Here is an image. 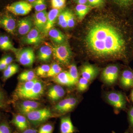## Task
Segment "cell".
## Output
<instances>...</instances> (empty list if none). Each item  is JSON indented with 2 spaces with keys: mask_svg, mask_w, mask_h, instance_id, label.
I'll return each mask as SVG.
<instances>
[{
  "mask_svg": "<svg viewBox=\"0 0 133 133\" xmlns=\"http://www.w3.org/2000/svg\"><path fill=\"white\" fill-rule=\"evenodd\" d=\"M54 129L53 124L49 123L43 124L40 126L37 133H52Z\"/></svg>",
  "mask_w": 133,
  "mask_h": 133,
  "instance_id": "35",
  "label": "cell"
},
{
  "mask_svg": "<svg viewBox=\"0 0 133 133\" xmlns=\"http://www.w3.org/2000/svg\"><path fill=\"white\" fill-rule=\"evenodd\" d=\"M52 55V49L49 45H44L38 50L37 58L39 61L48 62L50 60Z\"/></svg>",
  "mask_w": 133,
  "mask_h": 133,
  "instance_id": "22",
  "label": "cell"
},
{
  "mask_svg": "<svg viewBox=\"0 0 133 133\" xmlns=\"http://www.w3.org/2000/svg\"><path fill=\"white\" fill-rule=\"evenodd\" d=\"M37 78L35 73L32 70H27L23 72L18 76V79L21 82L31 81Z\"/></svg>",
  "mask_w": 133,
  "mask_h": 133,
  "instance_id": "28",
  "label": "cell"
},
{
  "mask_svg": "<svg viewBox=\"0 0 133 133\" xmlns=\"http://www.w3.org/2000/svg\"><path fill=\"white\" fill-rule=\"evenodd\" d=\"M112 133H116V132H114V131H112ZM124 133H129V132H128V131H127V132H125Z\"/></svg>",
  "mask_w": 133,
  "mask_h": 133,
  "instance_id": "48",
  "label": "cell"
},
{
  "mask_svg": "<svg viewBox=\"0 0 133 133\" xmlns=\"http://www.w3.org/2000/svg\"><path fill=\"white\" fill-rule=\"evenodd\" d=\"M30 4L36 12H42L46 9V0H36Z\"/></svg>",
  "mask_w": 133,
  "mask_h": 133,
  "instance_id": "30",
  "label": "cell"
},
{
  "mask_svg": "<svg viewBox=\"0 0 133 133\" xmlns=\"http://www.w3.org/2000/svg\"><path fill=\"white\" fill-rule=\"evenodd\" d=\"M57 114L52 113L47 108L38 109L24 115L29 122L30 126L36 127L43 124L50 118L56 117Z\"/></svg>",
  "mask_w": 133,
  "mask_h": 133,
  "instance_id": "3",
  "label": "cell"
},
{
  "mask_svg": "<svg viewBox=\"0 0 133 133\" xmlns=\"http://www.w3.org/2000/svg\"><path fill=\"white\" fill-rule=\"evenodd\" d=\"M119 68L115 65H108L103 70L102 73V80L108 85H112L117 81L118 77Z\"/></svg>",
  "mask_w": 133,
  "mask_h": 133,
  "instance_id": "9",
  "label": "cell"
},
{
  "mask_svg": "<svg viewBox=\"0 0 133 133\" xmlns=\"http://www.w3.org/2000/svg\"><path fill=\"white\" fill-rule=\"evenodd\" d=\"M107 101L111 105L115 111H119L125 108L126 100L122 93L117 91H110L107 93L105 95Z\"/></svg>",
  "mask_w": 133,
  "mask_h": 133,
  "instance_id": "5",
  "label": "cell"
},
{
  "mask_svg": "<svg viewBox=\"0 0 133 133\" xmlns=\"http://www.w3.org/2000/svg\"><path fill=\"white\" fill-rule=\"evenodd\" d=\"M70 10H69L62 11L58 17V24L63 28H68L67 20Z\"/></svg>",
  "mask_w": 133,
  "mask_h": 133,
  "instance_id": "27",
  "label": "cell"
},
{
  "mask_svg": "<svg viewBox=\"0 0 133 133\" xmlns=\"http://www.w3.org/2000/svg\"><path fill=\"white\" fill-rule=\"evenodd\" d=\"M119 7L124 9L129 8L133 5V0H112Z\"/></svg>",
  "mask_w": 133,
  "mask_h": 133,
  "instance_id": "32",
  "label": "cell"
},
{
  "mask_svg": "<svg viewBox=\"0 0 133 133\" xmlns=\"http://www.w3.org/2000/svg\"><path fill=\"white\" fill-rule=\"evenodd\" d=\"M10 124L15 126L19 132L30 128V125L26 116L22 114H15L10 121Z\"/></svg>",
  "mask_w": 133,
  "mask_h": 133,
  "instance_id": "13",
  "label": "cell"
},
{
  "mask_svg": "<svg viewBox=\"0 0 133 133\" xmlns=\"http://www.w3.org/2000/svg\"><path fill=\"white\" fill-rule=\"evenodd\" d=\"M121 84L125 88L133 87V72L129 70L122 72L120 78Z\"/></svg>",
  "mask_w": 133,
  "mask_h": 133,
  "instance_id": "21",
  "label": "cell"
},
{
  "mask_svg": "<svg viewBox=\"0 0 133 133\" xmlns=\"http://www.w3.org/2000/svg\"><path fill=\"white\" fill-rule=\"evenodd\" d=\"M69 72L70 75L75 80L76 83H77L79 79L78 71L76 65L74 64L71 65L69 67Z\"/></svg>",
  "mask_w": 133,
  "mask_h": 133,
  "instance_id": "37",
  "label": "cell"
},
{
  "mask_svg": "<svg viewBox=\"0 0 133 133\" xmlns=\"http://www.w3.org/2000/svg\"><path fill=\"white\" fill-rule=\"evenodd\" d=\"M48 14L46 10L40 12H36L33 17L34 26L43 34L47 22Z\"/></svg>",
  "mask_w": 133,
  "mask_h": 133,
  "instance_id": "16",
  "label": "cell"
},
{
  "mask_svg": "<svg viewBox=\"0 0 133 133\" xmlns=\"http://www.w3.org/2000/svg\"><path fill=\"white\" fill-rule=\"evenodd\" d=\"M52 49V55L55 59L59 63L68 65L70 63L72 57L70 48L66 43L54 45L48 44Z\"/></svg>",
  "mask_w": 133,
  "mask_h": 133,
  "instance_id": "4",
  "label": "cell"
},
{
  "mask_svg": "<svg viewBox=\"0 0 133 133\" xmlns=\"http://www.w3.org/2000/svg\"><path fill=\"white\" fill-rule=\"evenodd\" d=\"M62 11V9H54L50 10L48 14L47 22L44 34L47 35L51 29L53 28L58 15Z\"/></svg>",
  "mask_w": 133,
  "mask_h": 133,
  "instance_id": "19",
  "label": "cell"
},
{
  "mask_svg": "<svg viewBox=\"0 0 133 133\" xmlns=\"http://www.w3.org/2000/svg\"><path fill=\"white\" fill-rule=\"evenodd\" d=\"M2 119L1 116V115H0V123H1V122L2 121Z\"/></svg>",
  "mask_w": 133,
  "mask_h": 133,
  "instance_id": "49",
  "label": "cell"
},
{
  "mask_svg": "<svg viewBox=\"0 0 133 133\" xmlns=\"http://www.w3.org/2000/svg\"><path fill=\"white\" fill-rule=\"evenodd\" d=\"M66 0H51V7L54 9H62L64 7Z\"/></svg>",
  "mask_w": 133,
  "mask_h": 133,
  "instance_id": "38",
  "label": "cell"
},
{
  "mask_svg": "<svg viewBox=\"0 0 133 133\" xmlns=\"http://www.w3.org/2000/svg\"><path fill=\"white\" fill-rule=\"evenodd\" d=\"M50 66L48 64H44L38 66L36 71V74L37 76L45 77L49 70Z\"/></svg>",
  "mask_w": 133,
  "mask_h": 133,
  "instance_id": "36",
  "label": "cell"
},
{
  "mask_svg": "<svg viewBox=\"0 0 133 133\" xmlns=\"http://www.w3.org/2000/svg\"><path fill=\"white\" fill-rule=\"evenodd\" d=\"M48 34L50 38L56 44H60L65 42L66 36L57 29L53 28L48 32Z\"/></svg>",
  "mask_w": 133,
  "mask_h": 133,
  "instance_id": "23",
  "label": "cell"
},
{
  "mask_svg": "<svg viewBox=\"0 0 133 133\" xmlns=\"http://www.w3.org/2000/svg\"><path fill=\"white\" fill-rule=\"evenodd\" d=\"M122 23L102 17L90 22L84 42L92 57L103 61L128 60L132 37L129 29Z\"/></svg>",
  "mask_w": 133,
  "mask_h": 133,
  "instance_id": "1",
  "label": "cell"
},
{
  "mask_svg": "<svg viewBox=\"0 0 133 133\" xmlns=\"http://www.w3.org/2000/svg\"><path fill=\"white\" fill-rule=\"evenodd\" d=\"M65 91L60 85H56L51 87L48 90V98L52 101L59 100L64 97Z\"/></svg>",
  "mask_w": 133,
  "mask_h": 133,
  "instance_id": "18",
  "label": "cell"
},
{
  "mask_svg": "<svg viewBox=\"0 0 133 133\" xmlns=\"http://www.w3.org/2000/svg\"><path fill=\"white\" fill-rule=\"evenodd\" d=\"M8 66V65L4 63L0 62V71H4L7 68Z\"/></svg>",
  "mask_w": 133,
  "mask_h": 133,
  "instance_id": "45",
  "label": "cell"
},
{
  "mask_svg": "<svg viewBox=\"0 0 133 133\" xmlns=\"http://www.w3.org/2000/svg\"><path fill=\"white\" fill-rule=\"evenodd\" d=\"M13 61V58L9 56H5L0 59V62L4 63L7 65L12 64Z\"/></svg>",
  "mask_w": 133,
  "mask_h": 133,
  "instance_id": "41",
  "label": "cell"
},
{
  "mask_svg": "<svg viewBox=\"0 0 133 133\" xmlns=\"http://www.w3.org/2000/svg\"><path fill=\"white\" fill-rule=\"evenodd\" d=\"M60 133H74L77 129L73 125L70 116L62 117L60 121Z\"/></svg>",
  "mask_w": 133,
  "mask_h": 133,
  "instance_id": "20",
  "label": "cell"
},
{
  "mask_svg": "<svg viewBox=\"0 0 133 133\" xmlns=\"http://www.w3.org/2000/svg\"><path fill=\"white\" fill-rule=\"evenodd\" d=\"M44 92V87L43 83L36 78L31 81L19 83L13 96L15 99L35 101L39 99Z\"/></svg>",
  "mask_w": 133,
  "mask_h": 133,
  "instance_id": "2",
  "label": "cell"
},
{
  "mask_svg": "<svg viewBox=\"0 0 133 133\" xmlns=\"http://www.w3.org/2000/svg\"><path fill=\"white\" fill-rule=\"evenodd\" d=\"M10 122L6 119H3L0 123V133H12Z\"/></svg>",
  "mask_w": 133,
  "mask_h": 133,
  "instance_id": "33",
  "label": "cell"
},
{
  "mask_svg": "<svg viewBox=\"0 0 133 133\" xmlns=\"http://www.w3.org/2000/svg\"><path fill=\"white\" fill-rule=\"evenodd\" d=\"M78 99L74 97H68L55 105L53 110L57 115L65 114L71 111L78 104Z\"/></svg>",
  "mask_w": 133,
  "mask_h": 133,
  "instance_id": "6",
  "label": "cell"
},
{
  "mask_svg": "<svg viewBox=\"0 0 133 133\" xmlns=\"http://www.w3.org/2000/svg\"><path fill=\"white\" fill-rule=\"evenodd\" d=\"M15 54L17 62L24 66H32L35 59L34 51L31 48L19 49Z\"/></svg>",
  "mask_w": 133,
  "mask_h": 133,
  "instance_id": "7",
  "label": "cell"
},
{
  "mask_svg": "<svg viewBox=\"0 0 133 133\" xmlns=\"http://www.w3.org/2000/svg\"><path fill=\"white\" fill-rule=\"evenodd\" d=\"M88 6L91 8L101 7L105 4V0H88Z\"/></svg>",
  "mask_w": 133,
  "mask_h": 133,
  "instance_id": "39",
  "label": "cell"
},
{
  "mask_svg": "<svg viewBox=\"0 0 133 133\" xmlns=\"http://www.w3.org/2000/svg\"><path fill=\"white\" fill-rule=\"evenodd\" d=\"M74 1L78 5H85L88 2V0H74Z\"/></svg>",
  "mask_w": 133,
  "mask_h": 133,
  "instance_id": "44",
  "label": "cell"
},
{
  "mask_svg": "<svg viewBox=\"0 0 133 133\" xmlns=\"http://www.w3.org/2000/svg\"><path fill=\"white\" fill-rule=\"evenodd\" d=\"M129 118L131 127L133 128V107L131 108L128 113Z\"/></svg>",
  "mask_w": 133,
  "mask_h": 133,
  "instance_id": "42",
  "label": "cell"
},
{
  "mask_svg": "<svg viewBox=\"0 0 133 133\" xmlns=\"http://www.w3.org/2000/svg\"><path fill=\"white\" fill-rule=\"evenodd\" d=\"M75 24V17L72 12L70 11L69 14L68 20H67V25L68 28H73Z\"/></svg>",
  "mask_w": 133,
  "mask_h": 133,
  "instance_id": "40",
  "label": "cell"
},
{
  "mask_svg": "<svg viewBox=\"0 0 133 133\" xmlns=\"http://www.w3.org/2000/svg\"><path fill=\"white\" fill-rule=\"evenodd\" d=\"M131 99L133 102V90L132 91L131 93Z\"/></svg>",
  "mask_w": 133,
  "mask_h": 133,
  "instance_id": "47",
  "label": "cell"
},
{
  "mask_svg": "<svg viewBox=\"0 0 133 133\" xmlns=\"http://www.w3.org/2000/svg\"><path fill=\"white\" fill-rule=\"evenodd\" d=\"M62 71V67L56 63L52 64L45 77H55Z\"/></svg>",
  "mask_w": 133,
  "mask_h": 133,
  "instance_id": "29",
  "label": "cell"
},
{
  "mask_svg": "<svg viewBox=\"0 0 133 133\" xmlns=\"http://www.w3.org/2000/svg\"><path fill=\"white\" fill-rule=\"evenodd\" d=\"M90 81L83 77L79 79L77 83V88L79 92H84L88 88Z\"/></svg>",
  "mask_w": 133,
  "mask_h": 133,
  "instance_id": "34",
  "label": "cell"
},
{
  "mask_svg": "<svg viewBox=\"0 0 133 133\" xmlns=\"http://www.w3.org/2000/svg\"><path fill=\"white\" fill-rule=\"evenodd\" d=\"M43 33L35 27L22 39L23 43L28 45H38L44 41Z\"/></svg>",
  "mask_w": 133,
  "mask_h": 133,
  "instance_id": "10",
  "label": "cell"
},
{
  "mask_svg": "<svg viewBox=\"0 0 133 133\" xmlns=\"http://www.w3.org/2000/svg\"><path fill=\"white\" fill-rule=\"evenodd\" d=\"M80 72L82 77L90 82L97 76L99 70L97 67L94 65L90 64H85L81 67Z\"/></svg>",
  "mask_w": 133,
  "mask_h": 133,
  "instance_id": "15",
  "label": "cell"
},
{
  "mask_svg": "<svg viewBox=\"0 0 133 133\" xmlns=\"http://www.w3.org/2000/svg\"><path fill=\"white\" fill-rule=\"evenodd\" d=\"M91 9L92 8L88 5L80 4L77 5L76 7V12L79 19L83 20Z\"/></svg>",
  "mask_w": 133,
  "mask_h": 133,
  "instance_id": "26",
  "label": "cell"
},
{
  "mask_svg": "<svg viewBox=\"0 0 133 133\" xmlns=\"http://www.w3.org/2000/svg\"><path fill=\"white\" fill-rule=\"evenodd\" d=\"M0 49L4 50H11L14 53L19 50L14 47L9 37L7 36H0Z\"/></svg>",
  "mask_w": 133,
  "mask_h": 133,
  "instance_id": "24",
  "label": "cell"
},
{
  "mask_svg": "<svg viewBox=\"0 0 133 133\" xmlns=\"http://www.w3.org/2000/svg\"><path fill=\"white\" fill-rule=\"evenodd\" d=\"M30 3L21 1L8 5L6 9L13 14L17 16H24L28 14L32 10Z\"/></svg>",
  "mask_w": 133,
  "mask_h": 133,
  "instance_id": "8",
  "label": "cell"
},
{
  "mask_svg": "<svg viewBox=\"0 0 133 133\" xmlns=\"http://www.w3.org/2000/svg\"><path fill=\"white\" fill-rule=\"evenodd\" d=\"M38 130L35 128H30L24 131L16 132L15 133H37Z\"/></svg>",
  "mask_w": 133,
  "mask_h": 133,
  "instance_id": "43",
  "label": "cell"
},
{
  "mask_svg": "<svg viewBox=\"0 0 133 133\" xmlns=\"http://www.w3.org/2000/svg\"><path fill=\"white\" fill-rule=\"evenodd\" d=\"M33 19L28 16L19 20L17 23V28L19 35L25 36L33 28Z\"/></svg>",
  "mask_w": 133,
  "mask_h": 133,
  "instance_id": "14",
  "label": "cell"
},
{
  "mask_svg": "<svg viewBox=\"0 0 133 133\" xmlns=\"http://www.w3.org/2000/svg\"><path fill=\"white\" fill-rule=\"evenodd\" d=\"M21 1H26V2L29 3H31L35 2L36 0H21Z\"/></svg>",
  "mask_w": 133,
  "mask_h": 133,
  "instance_id": "46",
  "label": "cell"
},
{
  "mask_svg": "<svg viewBox=\"0 0 133 133\" xmlns=\"http://www.w3.org/2000/svg\"><path fill=\"white\" fill-rule=\"evenodd\" d=\"M40 107L41 104L39 102L30 100H26L18 103L17 108L21 114L24 115L30 112L39 109Z\"/></svg>",
  "mask_w": 133,
  "mask_h": 133,
  "instance_id": "12",
  "label": "cell"
},
{
  "mask_svg": "<svg viewBox=\"0 0 133 133\" xmlns=\"http://www.w3.org/2000/svg\"><path fill=\"white\" fill-rule=\"evenodd\" d=\"M0 27L10 34L14 35L16 28L15 20L11 15L3 14L0 16Z\"/></svg>",
  "mask_w": 133,
  "mask_h": 133,
  "instance_id": "11",
  "label": "cell"
},
{
  "mask_svg": "<svg viewBox=\"0 0 133 133\" xmlns=\"http://www.w3.org/2000/svg\"><path fill=\"white\" fill-rule=\"evenodd\" d=\"M19 67L17 64H11L8 65L7 68L3 71L2 79L5 81L12 77L17 72Z\"/></svg>",
  "mask_w": 133,
  "mask_h": 133,
  "instance_id": "25",
  "label": "cell"
},
{
  "mask_svg": "<svg viewBox=\"0 0 133 133\" xmlns=\"http://www.w3.org/2000/svg\"><path fill=\"white\" fill-rule=\"evenodd\" d=\"M53 80L58 84L66 86H73L77 84L75 80L70 75L69 72L66 71L61 72L54 77Z\"/></svg>",
  "mask_w": 133,
  "mask_h": 133,
  "instance_id": "17",
  "label": "cell"
},
{
  "mask_svg": "<svg viewBox=\"0 0 133 133\" xmlns=\"http://www.w3.org/2000/svg\"><path fill=\"white\" fill-rule=\"evenodd\" d=\"M8 107V101L6 95L0 86V109L7 110Z\"/></svg>",
  "mask_w": 133,
  "mask_h": 133,
  "instance_id": "31",
  "label": "cell"
}]
</instances>
